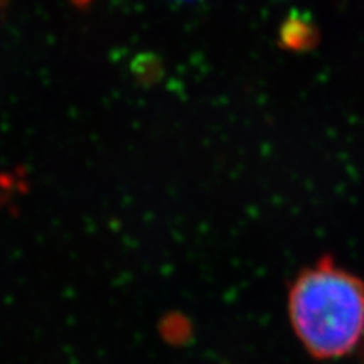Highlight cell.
Listing matches in <instances>:
<instances>
[{"mask_svg":"<svg viewBox=\"0 0 364 364\" xmlns=\"http://www.w3.org/2000/svg\"><path fill=\"white\" fill-rule=\"evenodd\" d=\"M75 2H76V4H81V5H85V4L90 2V0H75Z\"/></svg>","mask_w":364,"mask_h":364,"instance_id":"7a4b0ae2","label":"cell"},{"mask_svg":"<svg viewBox=\"0 0 364 364\" xmlns=\"http://www.w3.org/2000/svg\"><path fill=\"white\" fill-rule=\"evenodd\" d=\"M289 314L296 336L313 357H343L364 334V282L331 258H322L294 279Z\"/></svg>","mask_w":364,"mask_h":364,"instance_id":"6da1fadb","label":"cell"}]
</instances>
